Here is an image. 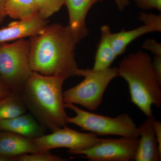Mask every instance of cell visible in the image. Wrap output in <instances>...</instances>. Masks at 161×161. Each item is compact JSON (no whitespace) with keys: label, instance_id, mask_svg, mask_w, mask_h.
Returning <instances> with one entry per match:
<instances>
[{"label":"cell","instance_id":"30bf717a","mask_svg":"<svg viewBox=\"0 0 161 161\" xmlns=\"http://www.w3.org/2000/svg\"><path fill=\"white\" fill-rule=\"evenodd\" d=\"M104 0H65L69 14V26L77 43L89 34L86 18L90 9L96 3Z\"/></svg>","mask_w":161,"mask_h":161},{"label":"cell","instance_id":"d4e9b609","mask_svg":"<svg viewBox=\"0 0 161 161\" xmlns=\"http://www.w3.org/2000/svg\"><path fill=\"white\" fill-rule=\"evenodd\" d=\"M12 92L9 87L0 78V100L8 96Z\"/></svg>","mask_w":161,"mask_h":161},{"label":"cell","instance_id":"8fae6325","mask_svg":"<svg viewBox=\"0 0 161 161\" xmlns=\"http://www.w3.org/2000/svg\"><path fill=\"white\" fill-rule=\"evenodd\" d=\"M47 19L39 16L25 20H18L0 29V44L24 39L38 34L47 25Z\"/></svg>","mask_w":161,"mask_h":161},{"label":"cell","instance_id":"7402d4cb","mask_svg":"<svg viewBox=\"0 0 161 161\" xmlns=\"http://www.w3.org/2000/svg\"><path fill=\"white\" fill-rule=\"evenodd\" d=\"M142 48L151 52L154 56H161V44L154 39L145 40L142 44Z\"/></svg>","mask_w":161,"mask_h":161},{"label":"cell","instance_id":"4316f807","mask_svg":"<svg viewBox=\"0 0 161 161\" xmlns=\"http://www.w3.org/2000/svg\"><path fill=\"white\" fill-rule=\"evenodd\" d=\"M6 0H0V24L3 23L6 15L5 11V4Z\"/></svg>","mask_w":161,"mask_h":161},{"label":"cell","instance_id":"d6986e66","mask_svg":"<svg viewBox=\"0 0 161 161\" xmlns=\"http://www.w3.org/2000/svg\"><path fill=\"white\" fill-rule=\"evenodd\" d=\"M14 160L18 161H65L66 159L63 158L58 156L53 155L49 151L37 152L36 153L24 154L14 158Z\"/></svg>","mask_w":161,"mask_h":161},{"label":"cell","instance_id":"3957f363","mask_svg":"<svg viewBox=\"0 0 161 161\" xmlns=\"http://www.w3.org/2000/svg\"><path fill=\"white\" fill-rule=\"evenodd\" d=\"M152 58L138 51L123 58L119 64L118 76L129 86L130 100L147 117L153 115L152 107L161 106V83L153 68Z\"/></svg>","mask_w":161,"mask_h":161},{"label":"cell","instance_id":"5bb4252c","mask_svg":"<svg viewBox=\"0 0 161 161\" xmlns=\"http://www.w3.org/2000/svg\"><path fill=\"white\" fill-rule=\"evenodd\" d=\"M101 36L95 53V61L92 69L95 70L106 69L111 67L117 58L112 47L110 39L111 28L107 25L100 28Z\"/></svg>","mask_w":161,"mask_h":161},{"label":"cell","instance_id":"4fadbf2b","mask_svg":"<svg viewBox=\"0 0 161 161\" xmlns=\"http://www.w3.org/2000/svg\"><path fill=\"white\" fill-rule=\"evenodd\" d=\"M0 130L31 138L44 135V128L30 114H23L10 119L0 120Z\"/></svg>","mask_w":161,"mask_h":161},{"label":"cell","instance_id":"ba28073f","mask_svg":"<svg viewBox=\"0 0 161 161\" xmlns=\"http://www.w3.org/2000/svg\"><path fill=\"white\" fill-rule=\"evenodd\" d=\"M101 138L92 132H78L64 126L52 132L33 138L39 152L49 151L57 148H67L69 153L75 154L85 150L98 143Z\"/></svg>","mask_w":161,"mask_h":161},{"label":"cell","instance_id":"e0dca14e","mask_svg":"<svg viewBox=\"0 0 161 161\" xmlns=\"http://www.w3.org/2000/svg\"><path fill=\"white\" fill-rule=\"evenodd\" d=\"M26 110V107L19 95L12 92L0 100V120L23 115Z\"/></svg>","mask_w":161,"mask_h":161},{"label":"cell","instance_id":"603a6c76","mask_svg":"<svg viewBox=\"0 0 161 161\" xmlns=\"http://www.w3.org/2000/svg\"><path fill=\"white\" fill-rule=\"evenodd\" d=\"M152 64L156 76L161 83V56H154Z\"/></svg>","mask_w":161,"mask_h":161},{"label":"cell","instance_id":"6da1fadb","mask_svg":"<svg viewBox=\"0 0 161 161\" xmlns=\"http://www.w3.org/2000/svg\"><path fill=\"white\" fill-rule=\"evenodd\" d=\"M30 41L29 60L32 71L67 79L78 76L77 44L68 26L48 25Z\"/></svg>","mask_w":161,"mask_h":161},{"label":"cell","instance_id":"277c9868","mask_svg":"<svg viewBox=\"0 0 161 161\" xmlns=\"http://www.w3.org/2000/svg\"><path fill=\"white\" fill-rule=\"evenodd\" d=\"M78 76L82 81L63 92L65 103L79 105L90 111H95L102 102L104 94L110 82L118 77L117 67L95 70L80 69Z\"/></svg>","mask_w":161,"mask_h":161},{"label":"cell","instance_id":"52a82bcc","mask_svg":"<svg viewBox=\"0 0 161 161\" xmlns=\"http://www.w3.org/2000/svg\"><path fill=\"white\" fill-rule=\"evenodd\" d=\"M138 142L139 137L100 138L94 146L74 154L82 156L91 161L134 160Z\"/></svg>","mask_w":161,"mask_h":161},{"label":"cell","instance_id":"83f0119b","mask_svg":"<svg viewBox=\"0 0 161 161\" xmlns=\"http://www.w3.org/2000/svg\"></svg>","mask_w":161,"mask_h":161},{"label":"cell","instance_id":"8992f818","mask_svg":"<svg viewBox=\"0 0 161 161\" xmlns=\"http://www.w3.org/2000/svg\"><path fill=\"white\" fill-rule=\"evenodd\" d=\"M30 41L25 39L0 44V78L18 94L32 71L29 64Z\"/></svg>","mask_w":161,"mask_h":161},{"label":"cell","instance_id":"484cf974","mask_svg":"<svg viewBox=\"0 0 161 161\" xmlns=\"http://www.w3.org/2000/svg\"><path fill=\"white\" fill-rule=\"evenodd\" d=\"M119 11H123L130 4V0H114Z\"/></svg>","mask_w":161,"mask_h":161},{"label":"cell","instance_id":"ffe728a7","mask_svg":"<svg viewBox=\"0 0 161 161\" xmlns=\"http://www.w3.org/2000/svg\"><path fill=\"white\" fill-rule=\"evenodd\" d=\"M139 19L143 25L150 27L154 32L161 31V15L142 12L139 14Z\"/></svg>","mask_w":161,"mask_h":161},{"label":"cell","instance_id":"44dd1931","mask_svg":"<svg viewBox=\"0 0 161 161\" xmlns=\"http://www.w3.org/2000/svg\"><path fill=\"white\" fill-rule=\"evenodd\" d=\"M139 9L143 10L155 9L161 11V0H133Z\"/></svg>","mask_w":161,"mask_h":161},{"label":"cell","instance_id":"7c38bea8","mask_svg":"<svg viewBox=\"0 0 161 161\" xmlns=\"http://www.w3.org/2000/svg\"><path fill=\"white\" fill-rule=\"evenodd\" d=\"M37 152L33 138L7 131L0 133V159L14 160L19 156Z\"/></svg>","mask_w":161,"mask_h":161},{"label":"cell","instance_id":"2e32d148","mask_svg":"<svg viewBox=\"0 0 161 161\" xmlns=\"http://www.w3.org/2000/svg\"><path fill=\"white\" fill-rule=\"evenodd\" d=\"M5 11L6 16L17 20L28 19L39 16L35 0H6Z\"/></svg>","mask_w":161,"mask_h":161},{"label":"cell","instance_id":"cb8c5ba5","mask_svg":"<svg viewBox=\"0 0 161 161\" xmlns=\"http://www.w3.org/2000/svg\"><path fill=\"white\" fill-rule=\"evenodd\" d=\"M154 132L159 148L161 150V123L159 120L154 119L153 122Z\"/></svg>","mask_w":161,"mask_h":161},{"label":"cell","instance_id":"ac0fdd59","mask_svg":"<svg viewBox=\"0 0 161 161\" xmlns=\"http://www.w3.org/2000/svg\"><path fill=\"white\" fill-rule=\"evenodd\" d=\"M40 17L47 19L59 11L64 5L65 0H35Z\"/></svg>","mask_w":161,"mask_h":161},{"label":"cell","instance_id":"7a4b0ae2","mask_svg":"<svg viewBox=\"0 0 161 161\" xmlns=\"http://www.w3.org/2000/svg\"><path fill=\"white\" fill-rule=\"evenodd\" d=\"M65 80L32 71L18 94L26 109L52 132L67 124L63 92Z\"/></svg>","mask_w":161,"mask_h":161},{"label":"cell","instance_id":"9c48e42d","mask_svg":"<svg viewBox=\"0 0 161 161\" xmlns=\"http://www.w3.org/2000/svg\"><path fill=\"white\" fill-rule=\"evenodd\" d=\"M154 115L147 117L138 127L139 142L134 158L136 161H159L161 150L156 138L153 122Z\"/></svg>","mask_w":161,"mask_h":161},{"label":"cell","instance_id":"9a60e30c","mask_svg":"<svg viewBox=\"0 0 161 161\" xmlns=\"http://www.w3.org/2000/svg\"><path fill=\"white\" fill-rule=\"evenodd\" d=\"M153 32L152 28L143 25L130 30L122 29L117 32H111L110 39L115 54L117 57L123 54L133 41L143 35Z\"/></svg>","mask_w":161,"mask_h":161},{"label":"cell","instance_id":"5b68a950","mask_svg":"<svg viewBox=\"0 0 161 161\" xmlns=\"http://www.w3.org/2000/svg\"><path fill=\"white\" fill-rule=\"evenodd\" d=\"M64 106L75 113L74 117L68 116L67 124L75 125L97 135L139 137L138 127L127 113L112 117L81 109L73 104L65 103Z\"/></svg>","mask_w":161,"mask_h":161}]
</instances>
